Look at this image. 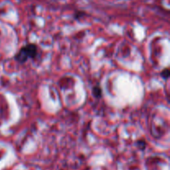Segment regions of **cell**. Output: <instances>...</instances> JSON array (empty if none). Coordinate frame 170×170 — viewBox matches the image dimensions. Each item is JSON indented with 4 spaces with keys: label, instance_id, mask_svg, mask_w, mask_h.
<instances>
[{
    "label": "cell",
    "instance_id": "cell-1",
    "mask_svg": "<svg viewBox=\"0 0 170 170\" xmlns=\"http://www.w3.org/2000/svg\"><path fill=\"white\" fill-rule=\"evenodd\" d=\"M37 55V47L34 44H28L23 47L15 56L17 61L24 63L29 59L35 58Z\"/></svg>",
    "mask_w": 170,
    "mask_h": 170
},
{
    "label": "cell",
    "instance_id": "cell-2",
    "mask_svg": "<svg viewBox=\"0 0 170 170\" xmlns=\"http://www.w3.org/2000/svg\"><path fill=\"white\" fill-rule=\"evenodd\" d=\"M163 72H164V73H162V76L163 77V78H165V79H167L168 77H169V70L168 69H166L164 72L163 71Z\"/></svg>",
    "mask_w": 170,
    "mask_h": 170
}]
</instances>
